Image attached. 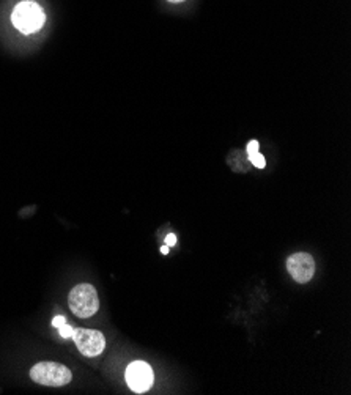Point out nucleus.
<instances>
[{
    "instance_id": "nucleus-2",
    "label": "nucleus",
    "mask_w": 351,
    "mask_h": 395,
    "mask_svg": "<svg viewBox=\"0 0 351 395\" xmlns=\"http://www.w3.org/2000/svg\"><path fill=\"white\" fill-rule=\"evenodd\" d=\"M68 305L72 315L77 318H90L99 309L98 291L92 283H79L72 287L68 296Z\"/></svg>"
},
{
    "instance_id": "nucleus-4",
    "label": "nucleus",
    "mask_w": 351,
    "mask_h": 395,
    "mask_svg": "<svg viewBox=\"0 0 351 395\" xmlns=\"http://www.w3.org/2000/svg\"><path fill=\"white\" fill-rule=\"evenodd\" d=\"M71 339L75 345L80 351V355L87 357H97L106 350V337L104 334L97 331V329L89 328H77L72 329Z\"/></svg>"
},
{
    "instance_id": "nucleus-1",
    "label": "nucleus",
    "mask_w": 351,
    "mask_h": 395,
    "mask_svg": "<svg viewBox=\"0 0 351 395\" xmlns=\"http://www.w3.org/2000/svg\"><path fill=\"white\" fill-rule=\"evenodd\" d=\"M46 14L41 6L32 2V0H24L14 6L13 14H11V23L18 28L21 33L31 35L38 32L40 28L45 26Z\"/></svg>"
},
{
    "instance_id": "nucleus-6",
    "label": "nucleus",
    "mask_w": 351,
    "mask_h": 395,
    "mask_svg": "<svg viewBox=\"0 0 351 395\" xmlns=\"http://www.w3.org/2000/svg\"><path fill=\"white\" fill-rule=\"evenodd\" d=\"M128 386L137 394L148 391L153 384V370L147 362L136 361L126 369Z\"/></svg>"
},
{
    "instance_id": "nucleus-11",
    "label": "nucleus",
    "mask_w": 351,
    "mask_h": 395,
    "mask_svg": "<svg viewBox=\"0 0 351 395\" xmlns=\"http://www.w3.org/2000/svg\"><path fill=\"white\" fill-rule=\"evenodd\" d=\"M161 252H163L164 255H167V254H169V246H167V244H164L163 247H161Z\"/></svg>"
},
{
    "instance_id": "nucleus-9",
    "label": "nucleus",
    "mask_w": 351,
    "mask_h": 395,
    "mask_svg": "<svg viewBox=\"0 0 351 395\" xmlns=\"http://www.w3.org/2000/svg\"><path fill=\"white\" fill-rule=\"evenodd\" d=\"M166 244L169 246V247H172V246L177 244V237H175L173 233H169V235L166 237Z\"/></svg>"
},
{
    "instance_id": "nucleus-8",
    "label": "nucleus",
    "mask_w": 351,
    "mask_h": 395,
    "mask_svg": "<svg viewBox=\"0 0 351 395\" xmlns=\"http://www.w3.org/2000/svg\"><path fill=\"white\" fill-rule=\"evenodd\" d=\"M58 329H60V335H62V337H65V339H68V337H70V339H71L72 329H75V328H71L70 325H67V323H65L63 326H60V328H58Z\"/></svg>"
},
{
    "instance_id": "nucleus-12",
    "label": "nucleus",
    "mask_w": 351,
    "mask_h": 395,
    "mask_svg": "<svg viewBox=\"0 0 351 395\" xmlns=\"http://www.w3.org/2000/svg\"><path fill=\"white\" fill-rule=\"evenodd\" d=\"M167 2H171V4H180V2H185V0H167Z\"/></svg>"
},
{
    "instance_id": "nucleus-7",
    "label": "nucleus",
    "mask_w": 351,
    "mask_h": 395,
    "mask_svg": "<svg viewBox=\"0 0 351 395\" xmlns=\"http://www.w3.org/2000/svg\"><path fill=\"white\" fill-rule=\"evenodd\" d=\"M260 145L257 141H251L249 144H247V156H249V161L251 163L255 166V167H259V169H263V167L266 166V161L265 158H263L260 155Z\"/></svg>"
},
{
    "instance_id": "nucleus-10",
    "label": "nucleus",
    "mask_w": 351,
    "mask_h": 395,
    "mask_svg": "<svg viewBox=\"0 0 351 395\" xmlns=\"http://www.w3.org/2000/svg\"><path fill=\"white\" fill-rule=\"evenodd\" d=\"M65 323H67V321H65V317H60V315L55 317V318L53 320V325H54L55 328H60V326H63Z\"/></svg>"
},
{
    "instance_id": "nucleus-3",
    "label": "nucleus",
    "mask_w": 351,
    "mask_h": 395,
    "mask_svg": "<svg viewBox=\"0 0 351 395\" xmlns=\"http://www.w3.org/2000/svg\"><path fill=\"white\" fill-rule=\"evenodd\" d=\"M31 379L36 384L48 387H62L71 383L72 373L67 365L58 362H38L31 369Z\"/></svg>"
},
{
    "instance_id": "nucleus-5",
    "label": "nucleus",
    "mask_w": 351,
    "mask_h": 395,
    "mask_svg": "<svg viewBox=\"0 0 351 395\" xmlns=\"http://www.w3.org/2000/svg\"><path fill=\"white\" fill-rule=\"evenodd\" d=\"M287 269L298 283H307L315 274V260L310 254L296 252L287 259Z\"/></svg>"
}]
</instances>
